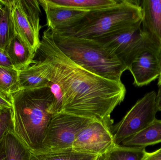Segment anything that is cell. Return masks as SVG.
<instances>
[{"mask_svg":"<svg viewBox=\"0 0 161 160\" xmlns=\"http://www.w3.org/2000/svg\"><path fill=\"white\" fill-rule=\"evenodd\" d=\"M43 60L51 69L50 81L57 85L62 96L61 111L100 121L111 126V114L125 99L122 81L105 79L82 67L56 46L49 28L44 31L35 61Z\"/></svg>","mask_w":161,"mask_h":160,"instance_id":"6da1fadb","label":"cell"},{"mask_svg":"<svg viewBox=\"0 0 161 160\" xmlns=\"http://www.w3.org/2000/svg\"><path fill=\"white\" fill-rule=\"evenodd\" d=\"M10 99L13 132L31 153H41L49 124L57 113L53 92L48 86L20 89Z\"/></svg>","mask_w":161,"mask_h":160,"instance_id":"7a4b0ae2","label":"cell"},{"mask_svg":"<svg viewBox=\"0 0 161 160\" xmlns=\"http://www.w3.org/2000/svg\"><path fill=\"white\" fill-rule=\"evenodd\" d=\"M143 14L140 1L118 0L112 6L88 12L61 35L101 39L140 28Z\"/></svg>","mask_w":161,"mask_h":160,"instance_id":"3957f363","label":"cell"},{"mask_svg":"<svg viewBox=\"0 0 161 160\" xmlns=\"http://www.w3.org/2000/svg\"><path fill=\"white\" fill-rule=\"evenodd\" d=\"M52 34L56 46L72 61L105 79L121 81L122 74L127 69L113 53L99 41L61 35L53 32Z\"/></svg>","mask_w":161,"mask_h":160,"instance_id":"277c9868","label":"cell"},{"mask_svg":"<svg viewBox=\"0 0 161 160\" xmlns=\"http://www.w3.org/2000/svg\"><path fill=\"white\" fill-rule=\"evenodd\" d=\"M14 35L36 54L41 44L40 5L36 0H3Z\"/></svg>","mask_w":161,"mask_h":160,"instance_id":"5b68a950","label":"cell"},{"mask_svg":"<svg viewBox=\"0 0 161 160\" xmlns=\"http://www.w3.org/2000/svg\"><path fill=\"white\" fill-rule=\"evenodd\" d=\"M92 120L62 112L55 114L47 129L41 153L72 148L79 132Z\"/></svg>","mask_w":161,"mask_h":160,"instance_id":"8992f818","label":"cell"},{"mask_svg":"<svg viewBox=\"0 0 161 160\" xmlns=\"http://www.w3.org/2000/svg\"><path fill=\"white\" fill-rule=\"evenodd\" d=\"M156 94L154 91L146 94L114 127L112 132L117 145L145 128L156 119L158 111Z\"/></svg>","mask_w":161,"mask_h":160,"instance_id":"52a82bcc","label":"cell"},{"mask_svg":"<svg viewBox=\"0 0 161 160\" xmlns=\"http://www.w3.org/2000/svg\"><path fill=\"white\" fill-rule=\"evenodd\" d=\"M96 40L113 53L127 70L141 52L151 46L161 47L152 42L141 27Z\"/></svg>","mask_w":161,"mask_h":160,"instance_id":"ba28073f","label":"cell"},{"mask_svg":"<svg viewBox=\"0 0 161 160\" xmlns=\"http://www.w3.org/2000/svg\"><path fill=\"white\" fill-rule=\"evenodd\" d=\"M117 146L111 127L92 120L79 132L72 149L79 153L101 156L107 155Z\"/></svg>","mask_w":161,"mask_h":160,"instance_id":"9c48e42d","label":"cell"},{"mask_svg":"<svg viewBox=\"0 0 161 160\" xmlns=\"http://www.w3.org/2000/svg\"><path fill=\"white\" fill-rule=\"evenodd\" d=\"M134 79V84L141 87L159 79L161 71V47H148L141 52L128 69Z\"/></svg>","mask_w":161,"mask_h":160,"instance_id":"30bf717a","label":"cell"},{"mask_svg":"<svg viewBox=\"0 0 161 160\" xmlns=\"http://www.w3.org/2000/svg\"><path fill=\"white\" fill-rule=\"evenodd\" d=\"M39 2L45 12L48 28L53 33H59L71 27L89 12L56 5L49 0Z\"/></svg>","mask_w":161,"mask_h":160,"instance_id":"8fae6325","label":"cell"},{"mask_svg":"<svg viewBox=\"0 0 161 160\" xmlns=\"http://www.w3.org/2000/svg\"><path fill=\"white\" fill-rule=\"evenodd\" d=\"M140 5L142 30L152 42L161 46V0H143Z\"/></svg>","mask_w":161,"mask_h":160,"instance_id":"7c38bea8","label":"cell"},{"mask_svg":"<svg viewBox=\"0 0 161 160\" xmlns=\"http://www.w3.org/2000/svg\"><path fill=\"white\" fill-rule=\"evenodd\" d=\"M50 78L51 69L48 63L43 60L35 61L27 68L19 71V89L48 86Z\"/></svg>","mask_w":161,"mask_h":160,"instance_id":"4fadbf2b","label":"cell"},{"mask_svg":"<svg viewBox=\"0 0 161 160\" xmlns=\"http://www.w3.org/2000/svg\"><path fill=\"white\" fill-rule=\"evenodd\" d=\"M5 50L17 71L25 69L34 63L35 54L32 53L16 36L11 39Z\"/></svg>","mask_w":161,"mask_h":160,"instance_id":"5bb4252c","label":"cell"},{"mask_svg":"<svg viewBox=\"0 0 161 160\" xmlns=\"http://www.w3.org/2000/svg\"><path fill=\"white\" fill-rule=\"evenodd\" d=\"M161 143V120L156 118L140 132L124 141L120 145L146 147Z\"/></svg>","mask_w":161,"mask_h":160,"instance_id":"9a60e30c","label":"cell"},{"mask_svg":"<svg viewBox=\"0 0 161 160\" xmlns=\"http://www.w3.org/2000/svg\"><path fill=\"white\" fill-rule=\"evenodd\" d=\"M52 3L60 6L90 12L112 6L118 0H49Z\"/></svg>","mask_w":161,"mask_h":160,"instance_id":"2e32d148","label":"cell"},{"mask_svg":"<svg viewBox=\"0 0 161 160\" xmlns=\"http://www.w3.org/2000/svg\"><path fill=\"white\" fill-rule=\"evenodd\" d=\"M7 160H30L31 152L21 142L13 131L3 139Z\"/></svg>","mask_w":161,"mask_h":160,"instance_id":"e0dca14e","label":"cell"},{"mask_svg":"<svg viewBox=\"0 0 161 160\" xmlns=\"http://www.w3.org/2000/svg\"><path fill=\"white\" fill-rule=\"evenodd\" d=\"M99 157L79 153L70 148L57 152L31 153L30 160H98Z\"/></svg>","mask_w":161,"mask_h":160,"instance_id":"ac0fdd59","label":"cell"},{"mask_svg":"<svg viewBox=\"0 0 161 160\" xmlns=\"http://www.w3.org/2000/svg\"><path fill=\"white\" fill-rule=\"evenodd\" d=\"M19 89V71L13 68L0 66V92L10 97Z\"/></svg>","mask_w":161,"mask_h":160,"instance_id":"d6986e66","label":"cell"},{"mask_svg":"<svg viewBox=\"0 0 161 160\" xmlns=\"http://www.w3.org/2000/svg\"><path fill=\"white\" fill-rule=\"evenodd\" d=\"M146 152L145 147L117 145L108 156L109 160H142Z\"/></svg>","mask_w":161,"mask_h":160,"instance_id":"ffe728a7","label":"cell"},{"mask_svg":"<svg viewBox=\"0 0 161 160\" xmlns=\"http://www.w3.org/2000/svg\"><path fill=\"white\" fill-rule=\"evenodd\" d=\"M14 36L8 10L4 4L3 13L0 14V49L5 50Z\"/></svg>","mask_w":161,"mask_h":160,"instance_id":"44dd1931","label":"cell"},{"mask_svg":"<svg viewBox=\"0 0 161 160\" xmlns=\"http://www.w3.org/2000/svg\"><path fill=\"white\" fill-rule=\"evenodd\" d=\"M13 130L12 108L0 110V142L7 133Z\"/></svg>","mask_w":161,"mask_h":160,"instance_id":"7402d4cb","label":"cell"},{"mask_svg":"<svg viewBox=\"0 0 161 160\" xmlns=\"http://www.w3.org/2000/svg\"><path fill=\"white\" fill-rule=\"evenodd\" d=\"M0 66L14 69L5 50L1 49H0Z\"/></svg>","mask_w":161,"mask_h":160,"instance_id":"603a6c76","label":"cell"},{"mask_svg":"<svg viewBox=\"0 0 161 160\" xmlns=\"http://www.w3.org/2000/svg\"><path fill=\"white\" fill-rule=\"evenodd\" d=\"M12 107L10 97L0 92V110L12 108Z\"/></svg>","mask_w":161,"mask_h":160,"instance_id":"cb8c5ba5","label":"cell"},{"mask_svg":"<svg viewBox=\"0 0 161 160\" xmlns=\"http://www.w3.org/2000/svg\"><path fill=\"white\" fill-rule=\"evenodd\" d=\"M142 160H161V149H158L153 152H146Z\"/></svg>","mask_w":161,"mask_h":160,"instance_id":"d4e9b609","label":"cell"},{"mask_svg":"<svg viewBox=\"0 0 161 160\" xmlns=\"http://www.w3.org/2000/svg\"><path fill=\"white\" fill-rule=\"evenodd\" d=\"M158 86V91L156 94V103L158 111H161V84Z\"/></svg>","mask_w":161,"mask_h":160,"instance_id":"484cf974","label":"cell"},{"mask_svg":"<svg viewBox=\"0 0 161 160\" xmlns=\"http://www.w3.org/2000/svg\"><path fill=\"white\" fill-rule=\"evenodd\" d=\"M0 160H7L3 140L0 142Z\"/></svg>","mask_w":161,"mask_h":160,"instance_id":"4316f807","label":"cell"},{"mask_svg":"<svg viewBox=\"0 0 161 160\" xmlns=\"http://www.w3.org/2000/svg\"><path fill=\"white\" fill-rule=\"evenodd\" d=\"M98 160H109L108 154L100 156Z\"/></svg>","mask_w":161,"mask_h":160,"instance_id":"83f0119b","label":"cell"},{"mask_svg":"<svg viewBox=\"0 0 161 160\" xmlns=\"http://www.w3.org/2000/svg\"><path fill=\"white\" fill-rule=\"evenodd\" d=\"M4 8V4L3 3V0H0V14L3 13Z\"/></svg>","mask_w":161,"mask_h":160,"instance_id":"f1b7e54d","label":"cell"},{"mask_svg":"<svg viewBox=\"0 0 161 160\" xmlns=\"http://www.w3.org/2000/svg\"><path fill=\"white\" fill-rule=\"evenodd\" d=\"M161 84V71L160 75L159 78L158 79V86H159Z\"/></svg>","mask_w":161,"mask_h":160,"instance_id":"f546056e","label":"cell"},{"mask_svg":"<svg viewBox=\"0 0 161 160\" xmlns=\"http://www.w3.org/2000/svg\"><path fill=\"white\" fill-rule=\"evenodd\" d=\"M160 149H161V148H160Z\"/></svg>","mask_w":161,"mask_h":160,"instance_id":"4dcf8cb0","label":"cell"}]
</instances>
